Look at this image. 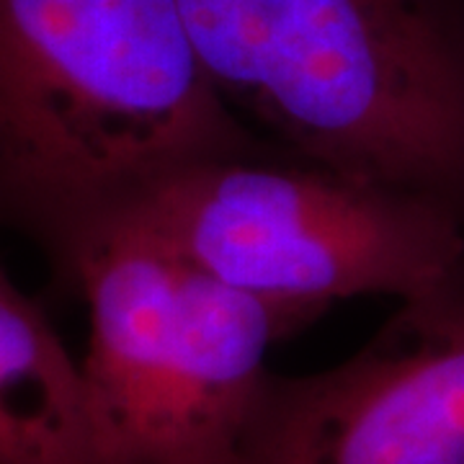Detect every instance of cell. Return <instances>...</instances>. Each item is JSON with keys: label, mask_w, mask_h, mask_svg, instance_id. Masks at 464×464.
<instances>
[{"label": "cell", "mask_w": 464, "mask_h": 464, "mask_svg": "<svg viewBox=\"0 0 464 464\" xmlns=\"http://www.w3.org/2000/svg\"><path fill=\"white\" fill-rule=\"evenodd\" d=\"M217 158L289 155L219 99L179 0H0V230L65 289L170 176Z\"/></svg>", "instance_id": "1"}, {"label": "cell", "mask_w": 464, "mask_h": 464, "mask_svg": "<svg viewBox=\"0 0 464 464\" xmlns=\"http://www.w3.org/2000/svg\"><path fill=\"white\" fill-rule=\"evenodd\" d=\"M179 3L219 99L284 155L464 225V0Z\"/></svg>", "instance_id": "2"}, {"label": "cell", "mask_w": 464, "mask_h": 464, "mask_svg": "<svg viewBox=\"0 0 464 464\" xmlns=\"http://www.w3.org/2000/svg\"><path fill=\"white\" fill-rule=\"evenodd\" d=\"M81 362L106 464H240L271 346L310 323L217 282L124 225L85 258Z\"/></svg>", "instance_id": "3"}, {"label": "cell", "mask_w": 464, "mask_h": 464, "mask_svg": "<svg viewBox=\"0 0 464 464\" xmlns=\"http://www.w3.org/2000/svg\"><path fill=\"white\" fill-rule=\"evenodd\" d=\"M181 264L315 320L359 295L405 299L464 256V225L387 183L292 158H217L132 217Z\"/></svg>", "instance_id": "4"}, {"label": "cell", "mask_w": 464, "mask_h": 464, "mask_svg": "<svg viewBox=\"0 0 464 464\" xmlns=\"http://www.w3.org/2000/svg\"><path fill=\"white\" fill-rule=\"evenodd\" d=\"M240 464H464V256L343 364L268 372Z\"/></svg>", "instance_id": "5"}, {"label": "cell", "mask_w": 464, "mask_h": 464, "mask_svg": "<svg viewBox=\"0 0 464 464\" xmlns=\"http://www.w3.org/2000/svg\"><path fill=\"white\" fill-rule=\"evenodd\" d=\"M0 464H106L83 369L0 266Z\"/></svg>", "instance_id": "6"}]
</instances>
